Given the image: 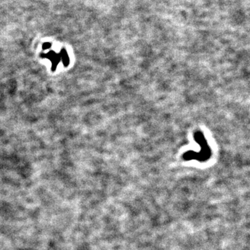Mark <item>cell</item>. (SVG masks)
Returning a JSON list of instances; mask_svg holds the SVG:
<instances>
[{
    "mask_svg": "<svg viewBox=\"0 0 250 250\" xmlns=\"http://www.w3.org/2000/svg\"><path fill=\"white\" fill-rule=\"evenodd\" d=\"M46 58H49L51 61H52V66H53V70L56 69V66H57L58 63L59 61V58L60 56L56 55L54 54V52H50L48 53L47 54H45Z\"/></svg>",
    "mask_w": 250,
    "mask_h": 250,
    "instance_id": "obj_1",
    "label": "cell"
},
{
    "mask_svg": "<svg viewBox=\"0 0 250 250\" xmlns=\"http://www.w3.org/2000/svg\"><path fill=\"white\" fill-rule=\"evenodd\" d=\"M61 59L63 61L65 66H68V63H69V58L68 56V54L65 51V49H63L62 52H61Z\"/></svg>",
    "mask_w": 250,
    "mask_h": 250,
    "instance_id": "obj_2",
    "label": "cell"
},
{
    "mask_svg": "<svg viewBox=\"0 0 250 250\" xmlns=\"http://www.w3.org/2000/svg\"><path fill=\"white\" fill-rule=\"evenodd\" d=\"M51 46H52V44H49V43H45V44H43V49H48V48L51 47Z\"/></svg>",
    "mask_w": 250,
    "mask_h": 250,
    "instance_id": "obj_3",
    "label": "cell"
}]
</instances>
